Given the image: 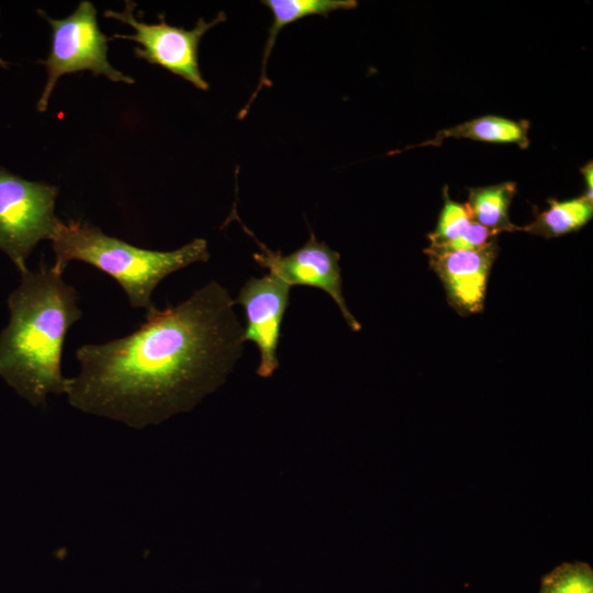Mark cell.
Here are the masks:
<instances>
[{"mask_svg":"<svg viewBox=\"0 0 593 593\" xmlns=\"http://www.w3.org/2000/svg\"><path fill=\"white\" fill-rule=\"evenodd\" d=\"M55 269L64 272L70 261H82L113 278L134 309L146 315L157 307L152 295L158 283L172 272L210 259L208 242L194 238L182 247L161 251L139 248L105 234L82 221L59 224L52 238Z\"/></svg>","mask_w":593,"mask_h":593,"instance_id":"3957f363","label":"cell"},{"mask_svg":"<svg viewBox=\"0 0 593 593\" xmlns=\"http://www.w3.org/2000/svg\"><path fill=\"white\" fill-rule=\"evenodd\" d=\"M529 122L511 120L496 115L477 118L449 128L441 130L436 135L418 145L407 146L394 153L424 146H439L447 138H470L490 143H511L525 149L529 145Z\"/></svg>","mask_w":593,"mask_h":593,"instance_id":"8fae6325","label":"cell"},{"mask_svg":"<svg viewBox=\"0 0 593 593\" xmlns=\"http://www.w3.org/2000/svg\"><path fill=\"white\" fill-rule=\"evenodd\" d=\"M548 204L523 231L546 238L558 237L580 230L593 216V201L584 195L564 201L549 199Z\"/></svg>","mask_w":593,"mask_h":593,"instance_id":"4fadbf2b","label":"cell"},{"mask_svg":"<svg viewBox=\"0 0 593 593\" xmlns=\"http://www.w3.org/2000/svg\"><path fill=\"white\" fill-rule=\"evenodd\" d=\"M261 3L269 8L273 20L268 30V37L265 44L261 58V74L259 82L251 93L248 102L238 113V119H244L262 88L272 86L267 76V63L273 48L275 42L281 29L288 24L296 22L310 15H321L327 18L329 13L338 10H350L358 5L356 0H262Z\"/></svg>","mask_w":593,"mask_h":593,"instance_id":"30bf717a","label":"cell"},{"mask_svg":"<svg viewBox=\"0 0 593 593\" xmlns=\"http://www.w3.org/2000/svg\"><path fill=\"white\" fill-rule=\"evenodd\" d=\"M8 66H9V63L0 57V67L1 68H8Z\"/></svg>","mask_w":593,"mask_h":593,"instance_id":"ac0fdd59","label":"cell"},{"mask_svg":"<svg viewBox=\"0 0 593 593\" xmlns=\"http://www.w3.org/2000/svg\"><path fill=\"white\" fill-rule=\"evenodd\" d=\"M9 323L0 333V379L33 406L66 393L61 353L68 329L82 316L76 289L44 264L21 272L8 298Z\"/></svg>","mask_w":593,"mask_h":593,"instance_id":"7a4b0ae2","label":"cell"},{"mask_svg":"<svg viewBox=\"0 0 593 593\" xmlns=\"http://www.w3.org/2000/svg\"><path fill=\"white\" fill-rule=\"evenodd\" d=\"M466 204L452 201L448 188H444V206L435 230L428 234L429 246H441L458 237L471 222Z\"/></svg>","mask_w":593,"mask_h":593,"instance_id":"9a60e30c","label":"cell"},{"mask_svg":"<svg viewBox=\"0 0 593 593\" xmlns=\"http://www.w3.org/2000/svg\"><path fill=\"white\" fill-rule=\"evenodd\" d=\"M581 172L585 180V193L584 197L593 201L592 190H593V164L592 161L588 163L581 168Z\"/></svg>","mask_w":593,"mask_h":593,"instance_id":"e0dca14e","label":"cell"},{"mask_svg":"<svg viewBox=\"0 0 593 593\" xmlns=\"http://www.w3.org/2000/svg\"><path fill=\"white\" fill-rule=\"evenodd\" d=\"M136 7L135 2L128 0L122 11L104 12L105 18L118 20L134 30V34H114L113 38L135 42L138 44L134 48L137 58L181 77L200 90H208L210 86L199 67V44L210 29L226 21L225 12L220 11L209 22L200 18L193 29L186 30L169 25L164 13L158 14V23L141 21L134 14Z\"/></svg>","mask_w":593,"mask_h":593,"instance_id":"8992f818","label":"cell"},{"mask_svg":"<svg viewBox=\"0 0 593 593\" xmlns=\"http://www.w3.org/2000/svg\"><path fill=\"white\" fill-rule=\"evenodd\" d=\"M539 593H593V570L585 562H563L542 577Z\"/></svg>","mask_w":593,"mask_h":593,"instance_id":"5bb4252c","label":"cell"},{"mask_svg":"<svg viewBox=\"0 0 593 593\" xmlns=\"http://www.w3.org/2000/svg\"><path fill=\"white\" fill-rule=\"evenodd\" d=\"M52 27V47L45 59L38 60L46 68L47 79L37 101V111L44 112L52 92L64 75L91 71L114 82L134 83V79L118 70L108 59L110 38L98 25L97 9L90 1H80L67 18L53 19L37 11Z\"/></svg>","mask_w":593,"mask_h":593,"instance_id":"277c9868","label":"cell"},{"mask_svg":"<svg viewBox=\"0 0 593 593\" xmlns=\"http://www.w3.org/2000/svg\"><path fill=\"white\" fill-rule=\"evenodd\" d=\"M234 306L227 289L211 280L178 305L147 314L130 335L80 346L68 403L135 429L193 410L243 355Z\"/></svg>","mask_w":593,"mask_h":593,"instance_id":"6da1fadb","label":"cell"},{"mask_svg":"<svg viewBox=\"0 0 593 593\" xmlns=\"http://www.w3.org/2000/svg\"><path fill=\"white\" fill-rule=\"evenodd\" d=\"M516 192L514 182L471 188L466 204L472 221L499 233L523 231L511 222L508 210Z\"/></svg>","mask_w":593,"mask_h":593,"instance_id":"7c38bea8","label":"cell"},{"mask_svg":"<svg viewBox=\"0 0 593 593\" xmlns=\"http://www.w3.org/2000/svg\"><path fill=\"white\" fill-rule=\"evenodd\" d=\"M58 188L26 180L0 166V251L20 272L36 245L52 240L61 220L55 214Z\"/></svg>","mask_w":593,"mask_h":593,"instance_id":"5b68a950","label":"cell"},{"mask_svg":"<svg viewBox=\"0 0 593 593\" xmlns=\"http://www.w3.org/2000/svg\"><path fill=\"white\" fill-rule=\"evenodd\" d=\"M235 219L258 246L259 251L255 253L253 258L260 267L268 269L290 287L305 286L324 291L333 299L347 325L354 332L361 329V324L353 315L344 298L338 251L332 249L325 242L317 240L315 234L311 232L309 239L300 248L283 255L280 250H271L260 242L243 224L236 209H233L226 223Z\"/></svg>","mask_w":593,"mask_h":593,"instance_id":"52a82bcc","label":"cell"},{"mask_svg":"<svg viewBox=\"0 0 593 593\" xmlns=\"http://www.w3.org/2000/svg\"><path fill=\"white\" fill-rule=\"evenodd\" d=\"M497 251L496 238L475 250L424 249L449 305L458 314L469 315L483 310L488 279Z\"/></svg>","mask_w":593,"mask_h":593,"instance_id":"9c48e42d","label":"cell"},{"mask_svg":"<svg viewBox=\"0 0 593 593\" xmlns=\"http://www.w3.org/2000/svg\"><path fill=\"white\" fill-rule=\"evenodd\" d=\"M291 288L268 272L259 278L247 279L234 299V304L242 305L245 311L243 342L254 343L259 350L257 374L261 378L272 376L279 367L277 350Z\"/></svg>","mask_w":593,"mask_h":593,"instance_id":"ba28073f","label":"cell"},{"mask_svg":"<svg viewBox=\"0 0 593 593\" xmlns=\"http://www.w3.org/2000/svg\"><path fill=\"white\" fill-rule=\"evenodd\" d=\"M497 234H500L497 231L471 221L458 237L441 246L433 248L445 250H475L486 246Z\"/></svg>","mask_w":593,"mask_h":593,"instance_id":"2e32d148","label":"cell"}]
</instances>
